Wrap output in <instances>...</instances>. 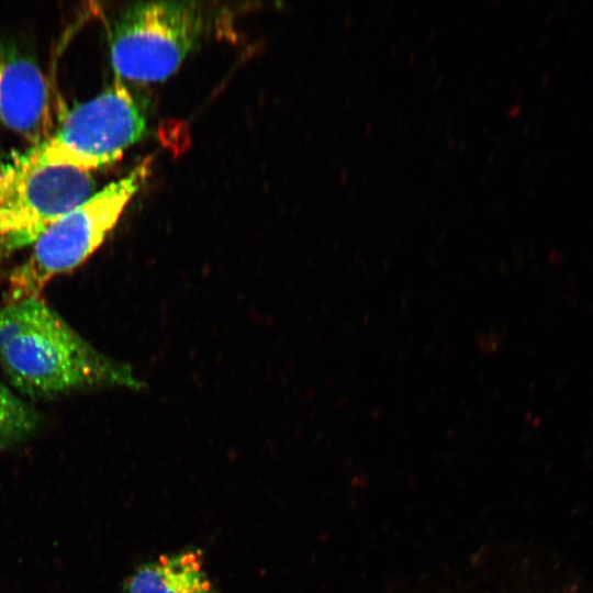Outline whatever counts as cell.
Returning a JSON list of instances; mask_svg holds the SVG:
<instances>
[{
	"label": "cell",
	"instance_id": "cell-1",
	"mask_svg": "<svg viewBox=\"0 0 593 593\" xmlns=\"http://www.w3.org/2000/svg\"><path fill=\"white\" fill-rule=\"evenodd\" d=\"M0 365L11 384L33 399L139 387L128 367L94 348L42 295L0 305Z\"/></svg>",
	"mask_w": 593,
	"mask_h": 593
},
{
	"label": "cell",
	"instance_id": "cell-3",
	"mask_svg": "<svg viewBox=\"0 0 593 593\" xmlns=\"http://www.w3.org/2000/svg\"><path fill=\"white\" fill-rule=\"evenodd\" d=\"M93 189L87 171L41 164L29 150L0 155V242L32 245Z\"/></svg>",
	"mask_w": 593,
	"mask_h": 593
},
{
	"label": "cell",
	"instance_id": "cell-6",
	"mask_svg": "<svg viewBox=\"0 0 593 593\" xmlns=\"http://www.w3.org/2000/svg\"><path fill=\"white\" fill-rule=\"evenodd\" d=\"M0 123L37 143L47 138L46 79L32 59L4 44H0Z\"/></svg>",
	"mask_w": 593,
	"mask_h": 593
},
{
	"label": "cell",
	"instance_id": "cell-2",
	"mask_svg": "<svg viewBox=\"0 0 593 593\" xmlns=\"http://www.w3.org/2000/svg\"><path fill=\"white\" fill-rule=\"evenodd\" d=\"M147 171L148 164H141L54 222L11 273L7 300L40 296L52 280L83 264L118 223Z\"/></svg>",
	"mask_w": 593,
	"mask_h": 593
},
{
	"label": "cell",
	"instance_id": "cell-4",
	"mask_svg": "<svg viewBox=\"0 0 593 593\" xmlns=\"http://www.w3.org/2000/svg\"><path fill=\"white\" fill-rule=\"evenodd\" d=\"M146 131L143 104L118 80L70 110L57 131L29 153L41 164L89 172L120 159Z\"/></svg>",
	"mask_w": 593,
	"mask_h": 593
},
{
	"label": "cell",
	"instance_id": "cell-8",
	"mask_svg": "<svg viewBox=\"0 0 593 593\" xmlns=\"http://www.w3.org/2000/svg\"><path fill=\"white\" fill-rule=\"evenodd\" d=\"M36 423L35 411L0 383V445L26 436Z\"/></svg>",
	"mask_w": 593,
	"mask_h": 593
},
{
	"label": "cell",
	"instance_id": "cell-5",
	"mask_svg": "<svg viewBox=\"0 0 593 593\" xmlns=\"http://www.w3.org/2000/svg\"><path fill=\"white\" fill-rule=\"evenodd\" d=\"M201 9L187 1H147L127 7L111 35L118 78L153 82L170 77L199 44Z\"/></svg>",
	"mask_w": 593,
	"mask_h": 593
},
{
	"label": "cell",
	"instance_id": "cell-7",
	"mask_svg": "<svg viewBox=\"0 0 593 593\" xmlns=\"http://www.w3.org/2000/svg\"><path fill=\"white\" fill-rule=\"evenodd\" d=\"M123 593H217L203 569L200 550L160 556L139 566Z\"/></svg>",
	"mask_w": 593,
	"mask_h": 593
}]
</instances>
